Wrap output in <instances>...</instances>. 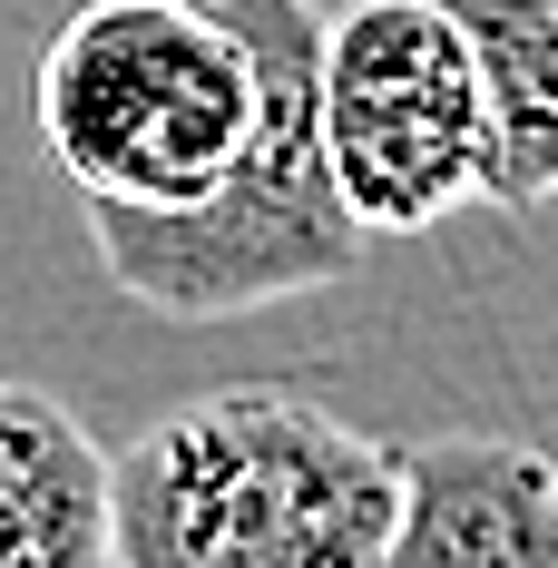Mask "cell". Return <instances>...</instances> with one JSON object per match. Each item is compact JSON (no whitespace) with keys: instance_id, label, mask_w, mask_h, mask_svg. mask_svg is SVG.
Wrapping results in <instances>:
<instances>
[{"instance_id":"4","label":"cell","mask_w":558,"mask_h":568,"mask_svg":"<svg viewBox=\"0 0 558 568\" xmlns=\"http://www.w3.org/2000/svg\"><path fill=\"white\" fill-rule=\"evenodd\" d=\"M324 158L363 235H432L480 206L490 128L480 79L442 0H353L324 20L314 59Z\"/></svg>"},{"instance_id":"7","label":"cell","mask_w":558,"mask_h":568,"mask_svg":"<svg viewBox=\"0 0 558 568\" xmlns=\"http://www.w3.org/2000/svg\"><path fill=\"white\" fill-rule=\"evenodd\" d=\"M470 79H480V128H490V168L480 206L529 216L558 196V0H442Z\"/></svg>"},{"instance_id":"5","label":"cell","mask_w":558,"mask_h":568,"mask_svg":"<svg viewBox=\"0 0 558 568\" xmlns=\"http://www.w3.org/2000/svg\"><path fill=\"white\" fill-rule=\"evenodd\" d=\"M383 568H558V460L490 432L412 442Z\"/></svg>"},{"instance_id":"2","label":"cell","mask_w":558,"mask_h":568,"mask_svg":"<svg viewBox=\"0 0 558 568\" xmlns=\"http://www.w3.org/2000/svg\"><path fill=\"white\" fill-rule=\"evenodd\" d=\"M225 20L245 30V59H255V128L235 168L176 216H89L99 275L158 324H235L294 294H324L373 255L324 158V99H314L324 10L225 0Z\"/></svg>"},{"instance_id":"1","label":"cell","mask_w":558,"mask_h":568,"mask_svg":"<svg viewBox=\"0 0 558 568\" xmlns=\"http://www.w3.org/2000/svg\"><path fill=\"white\" fill-rule=\"evenodd\" d=\"M402 452L284 383L196 393L109 452V568H383Z\"/></svg>"},{"instance_id":"6","label":"cell","mask_w":558,"mask_h":568,"mask_svg":"<svg viewBox=\"0 0 558 568\" xmlns=\"http://www.w3.org/2000/svg\"><path fill=\"white\" fill-rule=\"evenodd\" d=\"M0 568H109V452L40 383H0Z\"/></svg>"},{"instance_id":"3","label":"cell","mask_w":558,"mask_h":568,"mask_svg":"<svg viewBox=\"0 0 558 568\" xmlns=\"http://www.w3.org/2000/svg\"><path fill=\"white\" fill-rule=\"evenodd\" d=\"M255 128V59L225 0H79L40 50V148L79 216L196 206Z\"/></svg>"}]
</instances>
